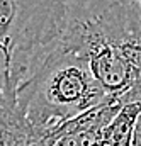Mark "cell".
Segmentation results:
<instances>
[{"mask_svg":"<svg viewBox=\"0 0 141 146\" xmlns=\"http://www.w3.org/2000/svg\"><path fill=\"white\" fill-rule=\"evenodd\" d=\"M136 2H140V5H141V0H136Z\"/></svg>","mask_w":141,"mask_h":146,"instance_id":"cell-6","label":"cell"},{"mask_svg":"<svg viewBox=\"0 0 141 146\" xmlns=\"http://www.w3.org/2000/svg\"><path fill=\"white\" fill-rule=\"evenodd\" d=\"M27 66L3 63L0 80V146H41L44 131L27 119L17 100V87Z\"/></svg>","mask_w":141,"mask_h":146,"instance_id":"cell-4","label":"cell"},{"mask_svg":"<svg viewBox=\"0 0 141 146\" xmlns=\"http://www.w3.org/2000/svg\"><path fill=\"white\" fill-rule=\"evenodd\" d=\"M109 97L87 60L61 37L44 49L34 72L26 73L17 87V100L22 110L44 133Z\"/></svg>","mask_w":141,"mask_h":146,"instance_id":"cell-1","label":"cell"},{"mask_svg":"<svg viewBox=\"0 0 141 146\" xmlns=\"http://www.w3.org/2000/svg\"><path fill=\"white\" fill-rule=\"evenodd\" d=\"M87 60L95 80L107 95L126 100L141 85V17H129L126 7L78 21L70 19L61 36Z\"/></svg>","mask_w":141,"mask_h":146,"instance_id":"cell-2","label":"cell"},{"mask_svg":"<svg viewBox=\"0 0 141 146\" xmlns=\"http://www.w3.org/2000/svg\"><path fill=\"white\" fill-rule=\"evenodd\" d=\"M70 19L63 0H0L2 60L17 63L19 54L48 49L63 36Z\"/></svg>","mask_w":141,"mask_h":146,"instance_id":"cell-3","label":"cell"},{"mask_svg":"<svg viewBox=\"0 0 141 146\" xmlns=\"http://www.w3.org/2000/svg\"><path fill=\"white\" fill-rule=\"evenodd\" d=\"M140 115L141 100L122 102L114 117L97 131L94 146H131Z\"/></svg>","mask_w":141,"mask_h":146,"instance_id":"cell-5","label":"cell"}]
</instances>
